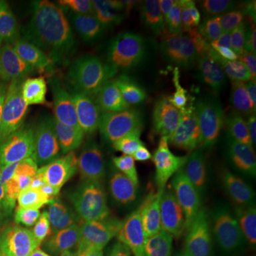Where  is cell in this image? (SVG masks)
Segmentation results:
<instances>
[{
    "label": "cell",
    "instance_id": "obj_1",
    "mask_svg": "<svg viewBox=\"0 0 256 256\" xmlns=\"http://www.w3.org/2000/svg\"><path fill=\"white\" fill-rule=\"evenodd\" d=\"M46 78L80 97L108 127L130 124L150 100L146 63L122 14L98 2L66 6Z\"/></svg>",
    "mask_w": 256,
    "mask_h": 256
},
{
    "label": "cell",
    "instance_id": "obj_2",
    "mask_svg": "<svg viewBox=\"0 0 256 256\" xmlns=\"http://www.w3.org/2000/svg\"><path fill=\"white\" fill-rule=\"evenodd\" d=\"M222 156L212 128L196 114L171 110L151 120L140 132L134 158L148 182L184 195L191 194L204 172Z\"/></svg>",
    "mask_w": 256,
    "mask_h": 256
},
{
    "label": "cell",
    "instance_id": "obj_3",
    "mask_svg": "<svg viewBox=\"0 0 256 256\" xmlns=\"http://www.w3.org/2000/svg\"><path fill=\"white\" fill-rule=\"evenodd\" d=\"M48 160H28L16 170L0 256H40L44 252L57 216L43 190V166Z\"/></svg>",
    "mask_w": 256,
    "mask_h": 256
},
{
    "label": "cell",
    "instance_id": "obj_4",
    "mask_svg": "<svg viewBox=\"0 0 256 256\" xmlns=\"http://www.w3.org/2000/svg\"><path fill=\"white\" fill-rule=\"evenodd\" d=\"M96 162L106 188L108 236L128 249L156 255L151 216L142 190L138 188L114 152L100 151Z\"/></svg>",
    "mask_w": 256,
    "mask_h": 256
},
{
    "label": "cell",
    "instance_id": "obj_5",
    "mask_svg": "<svg viewBox=\"0 0 256 256\" xmlns=\"http://www.w3.org/2000/svg\"><path fill=\"white\" fill-rule=\"evenodd\" d=\"M70 140L43 118L23 88L12 87L0 96V156L8 164L48 160Z\"/></svg>",
    "mask_w": 256,
    "mask_h": 256
},
{
    "label": "cell",
    "instance_id": "obj_6",
    "mask_svg": "<svg viewBox=\"0 0 256 256\" xmlns=\"http://www.w3.org/2000/svg\"><path fill=\"white\" fill-rule=\"evenodd\" d=\"M151 216L156 250L161 256H196L204 225L190 198L162 185L142 188Z\"/></svg>",
    "mask_w": 256,
    "mask_h": 256
},
{
    "label": "cell",
    "instance_id": "obj_7",
    "mask_svg": "<svg viewBox=\"0 0 256 256\" xmlns=\"http://www.w3.org/2000/svg\"><path fill=\"white\" fill-rule=\"evenodd\" d=\"M24 92L37 112L68 140L92 148L104 146L110 127L74 92L46 77H38Z\"/></svg>",
    "mask_w": 256,
    "mask_h": 256
},
{
    "label": "cell",
    "instance_id": "obj_8",
    "mask_svg": "<svg viewBox=\"0 0 256 256\" xmlns=\"http://www.w3.org/2000/svg\"><path fill=\"white\" fill-rule=\"evenodd\" d=\"M212 131L222 154L238 141L256 140V63L239 66L220 82Z\"/></svg>",
    "mask_w": 256,
    "mask_h": 256
},
{
    "label": "cell",
    "instance_id": "obj_9",
    "mask_svg": "<svg viewBox=\"0 0 256 256\" xmlns=\"http://www.w3.org/2000/svg\"><path fill=\"white\" fill-rule=\"evenodd\" d=\"M188 30L208 56L236 50L246 38L245 20H254L252 2L186 0L182 2Z\"/></svg>",
    "mask_w": 256,
    "mask_h": 256
},
{
    "label": "cell",
    "instance_id": "obj_10",
    "mask_svg": "<svg viewBox=\"0 0 256 256\" xmlns=\"http://www.w3.org/2000/svg\"><path fill=\"white\" fill-rule=\"evenodd\" d=\"M190 195L202 225H228L256 218V208L246 198L229 158L210 165Z\"/></svg>",
    "mask_w": 256,
    "mask_h": 256
},
{
    "label": "cell",
    "instance_id": "obj_11",
    "mask_svg": "<svg viewBox=\"0 0 256 256\" xmlns=\"http://www.w3.org/2000/svg\"><path fill=\"white\" fill-rule=\"evenodd\" d=\"M141 42L158 72L171 84L185 86L202 73L210 56L186 28L138 26Z\"/></svg>",
    "mask_w": 256,
    "mask_h": 256
},
{
    "label": "cell",
    "instance_id": "obj_12",
    "mask_svg": "<svg viewBox=\"0 0 256 256\" xmlns=\"http://www.w3.org/2000/svg\"><path fill=\"white\" fill-rule=\"evenodd\" d=\"M43 190L56 210H96L94 168L86 152L50 158L43 166Z\"/></svg>",
    "mask_w": 256,
    "mask_h": 256
},
{
    "label": "cell",
    "instance_id": "obj_13",
    "mask_svg": "<svg viewBox=\"0 0 256 256\" xmlns=\"http://www.w3.org/2000/svg\"><path fill=\"white\" fill-rule=\"evenodd\" d=\"M0 76L18 88L38 78L33 37L9 2H0Z\"/></svg>",
    "mask_w": 256,
    "mask_h": 256
},
{
    "label": "cell",
    "instance_id": "obj_14",
    "mask_svg": "<svg viewBox=\"0 0 256 256\" xmlns=\"http://www.w3.org/2000/svg\"><path fill=\"white\" fill-rule=\"evenodd\" d=\"M196 256H256V218L228 225H204Z\"/></svg>",
    "mask_w": 256,
    "mask_h": 256
},
{
    "label": "cell",
    "instance_id": "obj_15",
    "mask_svg": "<svg viewBox=\"0 0 256 256\" xmlns=\"http://www.w3.org/2000/svg\"><path fill=\"white\" fill-rule=\"evenodd\" d=\"M117 10L124 18H140L144 26L188 30L184 3L178 0H120Z\"/></svg>",
    "mask_w": 256,
    "mask_h": 256
},
{
    "label": "cell",
    "instance_id": "obj_16",
    "mask_svg": "<svg viewBox=\"0 0 256 256\" xmlns=\"http://www.w3.org/2000/svg\"><path fill=\"white\" fill-rule=\"evenodd\" d=\"M229 161L246 198L256 208V154L240 151L236 156L229 158Z\"/></svg>",
    "mask_w": 256,
    "mask_h": 256
},
{
    "label": "cell",
    "instance_id": "obj_17",
    "mask_svg": "<svg viewBox=\"0 0 256 256\" xmlns=\"http://www.w3.org/2000/svg\"><path fill=\"white\" fill-rule=\"evenodd\" d=\"M73 256H110L108 236L100 232H90L84 235L76 248Z\"/></svg>",
    "mask_w": 256,
    "mask_h": 256
},
{
    "label": "cell",
    "instance_id": "obj_18",
    "mask_svg": "<svg viewBox=\"0 0 256 256\" xmlns=\"http://www.w3.org/2000/svg\"><path fill=\"white\" fill-rule=\"evenodd\" d=\"M14 176H16V170H14L13 164L0 165V244H2L4 216H6L10 195H12V190H13Z\"/></svg>",
    "mask_w": 256,
    "mask_h": 256
},
{
    "label": "cell",
    "instance_id": "obj_19",
    "mask_svg": "<svg viewBox=\"0 0 256 256\" xmlns=\"http://www.w3.org/2000/svg\"><path fill=\"white\" fill-rule=\"evenodd\" d=\"M108 252L110 256H161V255H151V254H144V252H138V250H132L128 248L120 245L118 242H116L114 239L108 236Z\"/></svg>",
    "mask_w": 256,
    "mask_h": 256
},
{
    "label": "cell",
    "instance_id": "obj_20",
    "mask_svg": "<svg viewBox=\"0 0 256 256\" xmlns=\"http://www.w3.org/2000/svg\"><path fill=\"white\" fill-rule=\"evenodd\" d=\"M4 84H6V82H4V78L0 76V96H2V92H3V87H4Z\"/></svg>",
    "mask_w": 256,
    "mask_h": 256
},
{
    "label": "cell",
    "instance_id": "obj_21",
    "mask_svg": "<svg viewBox=\"0 0 256 256\" xmlns=\"http://www.w3.org/2000/svg\"><path fill=\"white\" fill-rule=\"evenodd\" d=\"M40 256H58V255H40Z\"/></svg>",
    "mask_w": 256,
    "mask_h": 256
}]
</instances>
